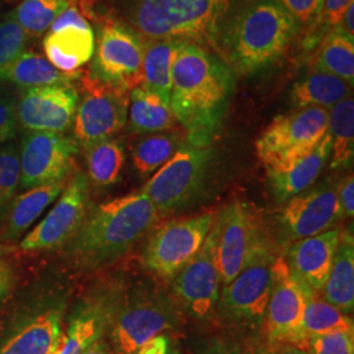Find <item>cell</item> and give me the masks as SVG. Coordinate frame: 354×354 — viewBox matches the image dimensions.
I'll return each mask as SVG.
<instances>
[{"label": "cell", "mask_w": 354, "mask_h": 354, "mask_svg": "<svg viewBox=\"0 0 354 354\" xmlns=\"http://www.w3.org/2000/svg\"><path fill=\"white\" fill-rule=\"evenodd\" d=\"M234 71L197 44L181 41L172 66L171 108L192 147H209L227 111Z\"/></svg>", "instance_id": "1"}, {"label": "cell", "mask_w": 354, "mask_h": 354, "mask_svg": "<svg viewBox=\"0 0 354 354\" xmlns=\"http://www.w3.org/2000/svg\"><path fill=\"white\" fill-rule=\"evenodd\" d=\"M158 216L142 190L102 203L71 238L70 253L87 268L112 263L146 236Z\"/></svg>", "instance_id": "2"}, {"label": "cell", "mask_w": 354, "mask_h": 354, "mask_svg": "<svg viewBox=\"0 0 354 354\" xmlns=\"http://www.w3.org/2000/svg\"><path fill=\"white\" fill-rule=\"evenodd\" d=\"M298 23L279 0H257L228 29V59L251 75L277 62L289 49Z\"/></svg>", "instance_id": "3"}, {"label": "cell", "mask_w": 354, "mask_h": 354, "mask_svg": "<svg viewBox=\"0 0 354 354\" xmlns=\"http://www.w3.org/2000/svg\"><path fill=\"white\" fill-rule=\"evenodd\" d=\"M235 0H140L134 23L146 37L213 41L226 26Z\"/></svg>", "instance_id": "4"}, {"label": "cell", "mask_w": 354, "mask_h": 354, "mask_svg": "<svg viewBox=\"0 0 354 354\" xmlns=\"http://www.w3.org/2000/svg\"><path fill=\"white\" fill-rule=\"evenodd\" d=\"M276 256L261 236L248 254L239 274L223 286L215 317L231 332L259 337L272 289Z\"/></svg>", "instance_id": "5"}, {"label": "cell", "mask_w": 354, "mask_h": 354, "mask_svg": "<svg viewBox=\"0 0 354 354\" xmlns=\"http://www.w3.org/2000/svg\"><path fill=\"white\" fill-rule=\"evenodd\" d=\"M180 326L176 302L165 292L143 286L121 299L109 327L112 354H136L152 337Z\"/></svg>", "instance_id": "6"}, {"label": "cell", "mask_w": 354, "mask_h": 354, "mask_svg": "<svg viewBox=\"0 0 354 354\" xmlns=\"http://www.w3.org/2000/svg\"><path fill=\"white\" fill-rule=\"evenodd\" d=\"M213 152L209 147H184L162 165L142 192L158 213H174L193 203L207 180Z\"/></svg>", "instance_id": "7"}, {"label": "cell", "mask_w": 354, "mask_h": 354, "mask_svg": "<svg viewBox=\"0 0 354 354\" xmlns=\"http://www.w3.org/2000/svg\"><path fill=\"white\" fill-rule=\"evenodd\" d=\"M328 131V111L317 106L295 108L277 115L256 142L263 165H277L311 151Z\"/></svg>", "instance_id": "8"}, {"label": "cell", "mask_w": 354, "mask_h": 354, "mask_svg": "<svg viewBox=\"0 0 354 354\" xmlns=\"http://www.w3.org/2000/svg\"><path fill=\"white\" fill-rule=\"evenodd\" d=\"M83 99L77 102L74 134L77 145L89 146L111 140L125 127L129 89L105 83L86 74L82 82Z\"/></svg>", "instance_id": "9"}, {"label": "cell", "mask_w": 354, "mask_h": 354, "mask_svg": "<svg viewBox=\"0 0 354 354\" xmlns=\"http://www.w3.org/2000/svg\"><path fill=\"white\" fill-rule=\"evenodd\" d=\"M214 221L213 213H205L172 221L156 230L143 250V266L160 279H174L200 251Z\"/></svg>", "instance_id": "10"}, {"label": "cell", "mask_w": 354, "mask_h": 354, "mask_svg": "<svg viewBox=\"0 0 354 354\" xmlns=\"http://www.w3.org/2000/svg\"><path fill=\"white\" fill-rule=\"evenodd\" d=\"M291 274L285 257H276L272 266V289L261 328L268 348L289 344L297 345L307 301L314 297Z\"/></svg>", "instance_id": "11"}, {"label": "cell", "mask_w": 354, "mask_h": 354, "mask_svg": "<svg viewBox=\"0 0 354 354\" xmlns=\"http://www.w3.org/2000/svg\"><path fill=\"white\" fill-rule=\"evenodd\" d=\"M175 302L188 317L205 322L215 317L221 295L216 266L215 230L212 227L203 247L172 279Z\"/></svg>", "instance_id": "12"}, {"label": "cell", "mask_w": 354, "mask_h": 354, "mask_svg": "<svg viewBox=\"0 0 354 354\" xmlns=\"http://www.w3.org/2000/svg\"><path fill=\"white\" fill-rule=\"evenodd\" d=\"M76 152L77 142L62 133L29 131L19 151L21 188L64 181Z\"/></svg>", "instance_id": "13"}, {"label": "cell", "mask_w": 354, "mask_h": 354, "mask_svg": "<svg viewBox=\"0 0 354 354\" xmlns=\"http://www.w3.org/2000/svg\"><path fill=\"white\" fill-rule=\"evenodd\" d=\"M87 176L77 172L46 216L20 243L24 251H46L71 241L82 226L88 203Z\"/></svg>", "instance_id": "14"}, {"label": "cell", "mask_w": 354, "mask_h": 354, "mask_svg": "<svg viewBox=\"0 0 354 354\" xmlns=\"http://www.w3.org/2000/svg\"><path fill=\"white\" fill-rule=\"evenodd\" d=\"M145 48L138 35L125 26H104L97 41L91 75L129 91L140 87Z\"/></svg>", "instance_id": "15"}, {"label": "cell", "mask_w": 354, "mask_h": 354, "mask_svg": "<svg viewBox=\"0 0 354 354\" xmlns=\"http://www.w3.org/2000/svg\"><path fill=\"white\" fill-rule=\"evenodd\" d=\"M213 227L221 286H226L239 274L261 235L256 227L252 210L241 201L230 203L215 219Z\"/></svg>", "instance_id": "16"}, {"label": "cell", "mask_w": 354, "mask_h": 354, "mask_svg": "<svg viewBox=\"0 0 354 354\" xmlns=\"http://www.w3.org/2000/svg\"><path fill=\"white\" fill-rule=\"evenodd\" d=\"M342 218L337 190L323 183L286 201L279 219L286 236L297 241L328 231Z\"/></svg>", "instance_id": "17"}, {"label": "cell", "mask_w": 354, "mask_h": 354, "mask_svg": "<svg viewBox=\"0 0 354 354\" xmlns=\"http://www.w3.org/2000/svg\"><path fill=\"white\" fill-rule=\"evenodd\" d=\"M77 102L71 84L28 88L17 102V122L29 131L64 133L74 121Z\"/></svg>", "instance_id": "18"}, {"label": "cell", "mask_w": 354, "mask_h": 354, "mask_svg": "<svg viewBox=\"0 0 354 354\" xmlns=\"http://www.w3.org/2000/svg\"><path fill=\"white\" fill-rule=\"evenodd\" d=\"M64 310L58 299L38 302L13 326L0 354L53 353L62 337Z\"/></svg>", "instance_id": "19"}, {"label": "cell", "mask_w": 354, "mask_h": 354, "mask_svg": "<svg viewBox=\"0 0 354 354\" xmlns=\"http://www.w3.org/2000/svg\"><path fill=\"white\" fill-rule=\"evenodd\" d=\"M122 299L115 288L97 291L77 304L53 354H82L104 337Z\"/></svg>", "instance_id": "20"}, {"label": "cell", "mask_w": 354, "mask_h": 354, "mask_svg": "<svg viewBox=\"0 0 354 354\" xmlns=\"http://www.w3.org/2000/svg\"><path fill=\"white\" fill-rule=\"evenodd\" d=\"M342 231L330 228L315 236L297 241L288 253L291 274L308 290L317 294L324 289Z\"/></svg>", "instance_id": "21"}, {"label": "cell", "mask_w": 354, "mask_h": 354, "mask_svg": "<svg viewBox=\"0 0 354 354\" xmlns=\"http://www.w3.org/2000/svg\"><path fill=\"white\" fill-rule=\"evenodd\" d=\"M328 131L311 151L301 156L266 167L270 188L279 203H286L294 196L311 188L330 158Z\"/></svg>", "instance_id": "22"}, {"label": "cell", "mask_w": 354, "mask_h": 354, "mask_svg": "<svg viewBox=\"0 0 354 354\" xmlns=\"http://www.w3.org/2000/svg\"><path fill=\"white\" fill-rule=\"evenodd\" d=\"M48 61L64 73H76L87 64L95 53V35L92 28L67 26L50 32L44 39Z\"/></svg>", "instance_id": "23"}, {"label": "cell", "mask_w": 354, "mask_h": 354, "mask_svg": "<svg viewBox=\"0 0 354 354\" xmlns=\"http://www.w3.org/2000/svg\"><path fill=\"white\" fill-rule=\"evenodd\" d=\"M324 301L346 315L354 308V241L353 234L340 235L328 279L324 285Z\"/></svg>", "instance_id": "24"}, {"label": "cell", "mask_w": 354, "mask_h": 354, "mask_svg": "<svg viewBox=\"0 0 354 354\" xmlns=\"http://www.w3.org/2000/svg\"><path fill=\"white\" fill-rule=\"evenodd\" d=\"M64 188V181H58L30 188L20 196H16L6 218L3 239L17 241L37 221L46 207L61 196Z\"/></svg>", "instance_id": "25"}, {"label": "cell", "mask_w": 354, "mask_h": 354, "mask_svg": "<svg viewBox=\"0 0 354 354\" xmlns=\"http://www.w3.org/2000/svg\"><path fill=\"white\" fill-rule=\"evenodd\" d=\"M80 77V73H64L54 67L48 58L35 51L23 53L0 76V82L35 88L46 86H66Z\"/></svg>", "instance_id": "26"}, {"label": "cell", "mask_w": 354, "mask_h": 354, "mask_svg": "<svg viewBox=\"0 0 354 354\" xmlns=\"http://www.w3.org/2000/svg\"><path fill=\"white\" fill-rule=\"evenodd\" d=\"M180 44L178 39H160L145 48L140 87L160 96L167 102L171 100L172 66Z\"/></svg>", "instance_id": "27"}, {"label": "cell", "mask_w": 354, "mask_h": 354, "mask_svg": "<svg viewBox=\"0 0 354 354\" xmlns=\"http://www.w3.org/2000/svg\"><path fill=\"white\" fill-rule=\"evenodd\" d=\"M352 87L337 76L314 71L294 84L291 89V102L295 108L317 106L330 109L337 102L352 96Z\"/></svg>", "instance_id": "28"}, {"label": "cell", "mask_w": 354, "mask_h": 354, "mask_svg": "<svg viewBox=\"0 0 354 354\" xmlns=\"http://www.w3.org/2000/svg\"><path fill=\"white\" fill-rule=\"evenodd\" d=\"M127 114L136 133L165 131L175 127L177 121L169 102L142 87L130 91Z\"/></svg>", "instance_id": "29"}, {"label": "cell", "mask_w": 354, "mask_h": 354, "mask_svg": "<svg viewBox=\"0 0 354 354\" xmlns=\"http://www.w3.org/2000/svg\"><path fill=\"white\" fill-rule=\"evenodd\" d=\"M315 71L337 76L351 86L354 83V38L333 28L319 42L313 61Z\"/></svg>", "instance_id": "30"}, {"label": "cell", "mask_w": 354, "mask_h": 354, "mask_svg": "<svg viewBox=\"0 0 354 354\" xmlns=\"http://www.w3.org/2000/svg\"><path fill=\"white\" fill-rule=\"evenodd\" d=\"M353 319L326 302L324 299L311 297L304 307L302 323L297 348L304 349L308 339L332 332H353Z\"/></svg>", "instance_id": "31"}, {"label": "cell", "mask_w": 354, "mask_h": 354, "mask_svg": "<svg viewBox=\"0 0 354 354\" xmlns=\"http://www.w3.org/2000/svg\"><path fill=\"white\" fill-rule=\"evenodd\" d=\"M328 136L330 138V167L342 168L352 165L354 156V100L333 105L328 112Z\"/></svg>", "instance_id": "32"}, {"label": "cell", "mask_w": 354, "mask_h": 354, "mask_svg": "<svg viewBox=\"0 0 354 354\" xmlns=\"http://www.w3.org/2000/svg\"><path fill=\"white\" fill-rule=\"evenodd\" d=\"M86 151L89 180L95 185L108 187L118 181L125 163V153L117 140L97 142Z\"/></svg>", "instance_id": "33"}, {"label": "cell", "mask_w": 354, "mask_h": 354, "mask_svg": "<svg viewBox=\"0 0 354 354\" xmlns=\"http://www.w3.org/2000/svg\"><path fill=\"white\" fill-rule=\"evenodd\" d=\"M70 6L71 0H23L12 15L26 35L39 36Z\"/></svg>", "instance_id": "34"}, {"label": "cell", "mask_w": 354, "mask_h": 354, "mask_svg": "<svg viewBox=\"0 0 354 354\" xmlns=\"http://www.w3.org/2000/svg\"><path fill=\"white\" fill-rule=\"evenodd\" d=\"M176 145L171 134H153L140 140L133 151V163L140 176H149L165 165L175 153Z\"/></svg>", "instance_id": "35"}, {"label": "cell", "mask_w": 354, "mask_h": 354, "mask_svg": "<svg viewBox=\"0 0 354 354\" xmlns=\"http://www.w3.org/2000/svg\"><path fill=\"white\" fill-rule=\"evenodd\" d=\"M20 187V156L16 142L0 145V225L6 222Z\"/></svg>", "instance_id": "36"}, {"label": "cell", "mask_w": 354, "mask_h": 354, "mask_svg": "<svg viewBox=\"0 0 354 354\" xmlns=\"http://www.w3.org/2000/svg\"><path fill=\"white\" fill-rule=\"evenodd\" d=\"M268 346L260 337L227 330L215 335L197 348V354H266Z\"/></svg>", "instance_id": "37"}, {"label": "cell", "mask_w": 354, "mask_h": 354, "mask_svg": "<svg viewBox=\"0 0 354 354\" xmlns=\"http://www.w3.org/2000/svg\"><path fill=\"white\" fill-rule=\"evenodd\" d=\"M28 35L15 20L12 13L0 20V76L11 64L26 53Z\"/></svg>", "instance_id": "38"}, {"label": "cell", "mask_w": 354, "mask_h": 354, "mask_svg": "<svg viewBox=\"0 0 354 354\" xmlns=\"http://www.w3.org/2000/svg\"><path fill=\"white\" fill-rule=\"evenodd\" d=\"M352 3L354 0H322L320 11L315 19L317 23L307 38V46H315L330 29L339 26L344 13Z\"/></svg>", "instance_id": "39"}, {"label": "cell", "mask_w": 354, "mask_h": 354, "mask_svg": "<svg viewBox=\"0 0 354 354\" xmlns=\"http://www.w3.org/2000/svg\"><path fill=\"white\" fill-rule=\"evenodd\" d=\"M304 351L308 354H354V330L311 337L306 342Z\"/></svg>", "instance_id": "40"}, {"label": "cell", "mask_w": 354, "mask_h": 354, "mask_svg": "<svg viewBox=\"0 0 354 354\" xmlns=\"http://www.w3.org/2000/svg\"><path fill=\"white\" fill-rule=\"evenodd\" d=\"M17 124V102L12 95L0 92V145L12 140Z\"/></svg>", "instance_id": "41"}, {"label": "cell", "mask_w": 354, "mask_h": 354, "mask_svg": "<svg viewBox=\"0 0 354 354\" xmlns=\"http://www.w3.org/2000/svg\"><path fill=\"white\" fill-rule=\"evenodd\" d=\"M298 24H307L317 19L322 0H279Z\"/></svg>", "instance_id": "42"}, {"label": "cell", "mask_w": 354, "mask_h": 354, "mask_svg": "<svg viewBox=\"0 0 354 354\" xmlns=\"http://www.w3.org/2000/svg\"><path fill=\"white\" fill-rule=\"evenodd\" d=\"M67 26L91 28L86 17L74 6L67 7L64 12L58 15V17L53 21V24L50 26V32H57V30H61Z\"/></svg>", "instance_id": "43"}, {"label": "cell", "mask_w": 354, "mask_h": 354, "mask_svg": "<svg viewBox=\"0 0 354 354\" xmlns=\"http://www.w3.org/2000/svg\"><path fill=\"white\" fill-rule=\"evenodd\" d=\"M342 216L352 219L354 215V180L353 175L345 177L337 190Z\"/></svg>", "instance_id": "44"}, {"label": "cell", "mask_w": 354, "mask_h": 354, "mask_svg": "<svg viewBox=\"0 0 354 354\" xmlns=\"http://www.w3.org/2000/svg\"><path fill=\"white\" fill-rule=\"evenodd\" d=\"M172 346V342L167 333L158 335L145 342L136 354H168Z\"/></svg>", "instance_id": "45"}, {"label": "cell", "mask_w": 354, "mask_h": 354, "mask_svg": "<svg viewBox=\"0 0 354 354\" xmlns=\"http://www.w3.org/2000/svg\"><path fill=\"white\" fill-rule=\"evenodd\" d=\"M336 29H339L348 37L354 38V3L348 7V10L342 16V21L339 23V26H336Z\"/></svg>", "instance_id": "46"}, {"label": "cell", "mask_w": 354, "mask_h": 354, "mask_svg": "<svg viewBox=\"0 0 354 354\" xmlns=\"http://www.w3.org/2000/svg\"><path fill=\"white\" fill-rule=\"evenodd\" d=\"M13 285V276L11 269L7 268L0 272V301L8 294Z\"/></svg>", "instance_id": "47"}, {"label": "cell", "mask_w": 354, "mask_h": 354, "mask_svg": "<svg viewBox=\"0 0 354 354\" xmlns=\"http://www.w3.org/2000/svg\"><path fill=\"white\" fill-rule=\"evenodd\" d=\"M266 354H308L304 349H299L294 345L289 344H282V345H276L272 348L266 349Z\"/></svg>", "instance_id": "48"}, {"label": "cell", "mask_w": 354, "mask_h": 354, "mask_svg": "<svg viewBox=\"0 0 354 354\" xmlns=\"http://www.w3.org/2000/svg\"><path fill=\"white\" fill-rule=\"evenodd\" d=\"M82 354H112V351H111L109 344L104 339H100L99 342L92 344L88 349L84 351Z\"/></svg>", "instance_id": "49"}, {"label": "cell", "mask_w": 354, "mask_h": 354, "mask_svg": "<svg viewBox=\"0 0 354 354\" xmlns=\"http://www.w3.org/2000/svg\"><path fill=\"white\" fill-rule=\"evenodd\" d=\"M168 354H181L180 353V351L177 349L176 346H171V349H169V353Z\"/></svg>", "instance_id": "50"}, {"label": "cell", "mask_w": 354, "mask_h": 354, "mask_svg": "<svg viewBox=\"0 0 354 354\" xmlns=\"http://www.w3.org/2000/svg\"><path fill=\"white\" fill-rule=\"evenodd\" d=\"M7 268H10V266H7L3 260H0V272H1V270H4V269H7Z\"/></svg>", "instance_id": "51"}, {"label": "cell", "mask_w": 354, "mask_h": 354, "mask_svg": "<svg viewBox=\"0 0 354 354\" xmlns=\"http://www.w3.org/2000/svg\"><path fill=\"white\" fill-rule=\"evenodd\" d=\"M53 353H54V352H53ZM53 353H51V354H53Z\"/></svg>", "instance_id": "52"}]
</instances>
